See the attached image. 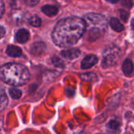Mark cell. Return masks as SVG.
Here are the masks:
<instances>
[{"mask_svg":"<svg viewBox=\"0 0 134 134\" xmlns=\"http://www.w3.org/2000/svg\"><path fill=\"white\" fill-rule=\"evenodd\" d=\"M85 32L84 20L77 17H70L62 19L56 24L51 36L57 46L67 48L77 43Z\"/></svg>","mask_w":134,"mask_h":134,"instance_id":"obj_1","label":"cell"},{"mask_svg":"<svg viewBox=\"0 0 134 134\" xmlns=\"http://www.w3.org/2000/svg\"><path fill=\"white\" fill-rule=\"evenodd\" d=\"M0 79L9 85L18 87L28 83L30 74L24 65L11 62L0 67Z\"/></svg>","mask_w":134,"mask_h":134,"instance_id":"obj_2","label":"cell"},{"mask_svg":"<svg viewBox=\"0 0 134 134\" xmlns=\"http://www.w3.org/2000/svg\"><path fill=\"white\" fill-rule=\"evenodd\" d=\"M85 31L88 33L90 40H96L100 37L107 29V19L99 14L90 13L85 16Z\"/></svg>","mask_w":134,"mask_h":134,"instance_id":"obj_3","label":"cell"},{"mask_svg":"<svg viewBox=\"0 0 134 134\" xmlns=\"http://www.w3.org/2000/svg\"><path fill=\"white\" fill-rule=\"evenodd\" d=\"M120 56V50L118 47L111 45L104 51L103 53V66L104 68L110 67L118 62Z\"/></svg>","mask_w":134,"mask_h":134,"instance_id":"obj_4","label":"cell"},{"mask_svg":"<svg viewBox=\"0 0 134 134\" xmlns=\"http://www.w3.org/2000/svg\"><path fill=\"white\" fill-rule=\"evenodd\" d=\"M98 62V58L94 54H88L85 57L81 62V68L84 70L89 69Z\"/></svg>","mask_w":134,"mask_h":134,"instance_id":"obj_5","label":"cell"},{"mask_svg":"<svg viewBox=\"0 0 134 134\" xmlns=\"http://www.w3.org/2000/svg\"><path fill=\"white\" fill-rule=\"evenodd\" d=\"M46 50V44L43 42H36L32 44L31 47V53L33 55L39 56L41 55Z\"/></svg>","mask_w":134,"mask_h":134,"instance_id":"obj_6","label":"cell"},{"mask_svg":"<svg viewBox=\"0 0 134 134\" xmlns=\"http://www.w3.org/2000/svg\"><path fill=\"white\" fill-rule=\"evenodd\" d=\"M62 56L66 59H75L77 58L80 54H81V51L79 49L77 48H72V49H69V50H65L63 51H62L61 53Z\"/></svg>","mask_w":134,"mask_h":134,"instance_id":"obj_7","label":"cell"},{"mask_svg":"<svg viewBox=\"0 0 134 134\" xmlns=\"http://www.w3.org/2000/svg\"><path fill=\"white\" fill-rule=\"evenodd\" d=\"M29 36L30 35H29V32L28 30H26L25 29H21L18 30V32L16 33L15 39H16L17 42H18L20 43H25L29 40Z\"/></svg>","mask_w":134,"mask_h":134,"instance_id":"obj_8","label":"cell"},{"mask_svg":"<svg viewBox=\"0 0 134 134\" xmlns=\"http://www.w3.org/2000/svg\"><path fill=\"white\" fill-rule=\"evenodd\" d=\"M121 68H122V71H123L124 74L126 75V76H129L133 72L134 65H133L132 62L130 59H126V60L124 61Z\"/></svg>","mask_w":134,"mask_h":134,"instance_id":"obj_9","label":"cell"},{"mask_svg":"<svg viewBox=\"0 0 134 134\" xmlns=\"http://www.w3.org/2000/svg\"><path fill=\"white\" fill-rule=\"evenodd\" d=\"M7 54L10 57L17 58V57H20L22 54V51L19 47L10 45L7 48Z\"/></svg>","mask_w":134,"mask_h":134,"instance_id":"obj_10","label":"cell"},{"mask_svg":"<svg viewBox=\"0 0 134 134\" xmlns=\"http://www.w3.org/2000/svg\"><path fill=\"white\" fill-rule=\"evenodd\" d=\"M42 12L44 14H46L47 16L54 17V16H55L58 14V8L55 6L47 5V6H44V7H42Z\"/></svg>","mask_w":134,"mask_h":134,"instance_id":"obj_11","label":"cell"},{"mask_svg":"<svg viewBox=\"0 0 134 134\" xmlns=\"http://www.w3.org/2000/svg\"><path fill=\"white\" fill-rule=\"evenodd\" d=\"M8 104V98L5 91L0 88V112L3 111Z\"/></svg>","mask_w":134,"mask_h":134,"instance_id":"obj_12","label":"cell"},{"mask_svg":"<svg viewBox=\"0 0 134 134\" xmlns=\"http://www.w3.org/2000/svg\"><path fill=\"white\" fill-rule=\"evenodd\" d=\"M110 27L115 31V32H121L124 29L123 25L115 18H112L110 21Z\"/></svg>","mask_w":134,"mask_h":134,"instance_id":"obj_13","label":"cell"},{"mask_svg":"<svg viewBox=\"0 0 134 134\" xmlns=\"http://www.w3.org/2000/svg\"><path fill=\"white\" fill-rule=\"evenodd\" d=\"M120 122L118 120H111L107 125V130L110 132H115L119 129Z\"/></svg>","mask_w":134,"mask_h":134,"instance_id":"obj_14","label":"cell"},{"mask_svg":"<svg viewBox=\"0 0 134 134\" xmlns=\"http://www.w3.org/2000/svg\"><path fill=\"white\" fill-rule=\"evenodd\" d=\"M29 23L33 27H40L41 25V19L37 16H33L29 19Z\"/></svg>","mask_w":134,"mask_h":134,"instance_id":"obj_15","label":"cell"},{"mask_svg":"<svg viewBox=\"0 0 134 134\" xmlns=\"http://www.w3.org/2000/svg\"><path fill=\"white\" fill-rule=\"evenodd\" d=\"M9 93H10V96L13 99H18L21 98V95H22V92H21V90L17 89V88H10V89L9 90Z\"/></svg>","mask_w":134,"mask_h":134,"instance_id":"obj_16","label":"cell"},{"mask_svg":"<svg viewBox=\"0 0 134 134\" xmlns=\"http://www.w3.org/2000/svg\"><path fill=\"white\" fill-rule=\"evenodd\" d=\"M23 1L26 5L32 7V6H36V4H38L40 0H23Z\"/></svg>","mask_w":134,"mask_h":134,"instance_id":"obj_17","label":"cell"},{"mask_svg":"<svg viewBox=\"0 0 134 134\" xmlns=\"http://www.w3.org/2000/svg\"><path fill=\"white\" fill-rule=\"evenodd\" d=\"M129 13H128L127 11H125V10H121V18L125 22L127 21V20H128V18H129Z\"/></svg>","mask_w":134,"mask_h":134,"instance_id":"obj_18","label":"cell"},{"mask_svg":"<svg viewBox=\"0 0 134 134\" xmlns=\"http://www.w3.org/2000/svg\"><path fill=\"white\" fill-rule=\"evenodd\" d=\"M4 10H5V5L3 0H0V18H2V16L4 14Z\"/></svg>","mask_w":134,"mask_h":134,"instance_id":"obj_19","label":"cell"},{"mask_svg":"<svg viewBox=\"0 0 134 134\" xmlns=\"http://www.w3.org/2000/svg\"><path fill=\"white\" fill-rule=\"evenodd\" d=\"M132 3L131 0H123V1H122V5L125 6L128 8L132 7Z\"/></svg>","mask_w":134,"mask_h":134,"instance_id":"obj_20","label":"cell"},{"mask_svg":"<svg viewBox=\"0 0 134 134\" xmlns=\"http://www.w3.org/2000/svg\"><path fill=\"white\" fill-rule=\"evenodd\" d=\"M5 34H6V30H5V29H4L3 27H2V26H0V39L3 38V37L5 36Z\"/></svg>","mask_w":134,"mask_h":134,"instance_id":"obj_21","label":"cell"},{"mask_svg":"<svg viewBox=\"0 0 134 134\" xmlns=\"http://www.w3.org/2000/svg\"><path fill=\"white\" fill-rule=\"evenodd\" d=\"M107 1L108 3H116L119 1V0H107Z\"/></svg>","mask_w":134,"mask_h":134,"instance_id":"obj_22","label":"cell"},{"mask_svg":"<svg viewBox=\"0 0 134 134\" xmlns=\"http://www.w3.org/2000/svg\"><path fill=\"white\" fill-rule=\"evenodd\" d=\"M132 29L134 30V19L132 21Z\"/></svg>","mask_w":134,"mask_h":134,"instance_id":"obj_23","label":"cell"}]
</instances>
